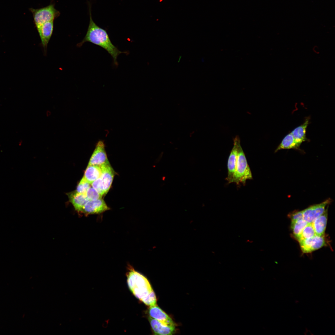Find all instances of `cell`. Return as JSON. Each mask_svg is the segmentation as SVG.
<instances>
[{"label":"cell","mask_w":335,"mask_h":335,"mask_svg":"<svg viewBox=\"0 0 335 335\" xmlns=\"http://www.w3.org/2000/svg\"><path fill=\"white\" fill-rule=\"evenodd\" d=\"M101 170L100 177L102 180L105 194H106L112 185L114 175V172L109 162L100 166Z\"/></svg>","instance_id":"obj_11"},{"label":"cell","mask_w":335,"mask_h":335,"mask_svg":"<svg viewBox=\"0 0 335 335\" xmlns=\"http://www.w3.org/2000/svg\"><path fill=\"white\" fill-rule=\"evenodd\" d=\"M91 184L83 177L78 185L77 192L80 193L85 194L88 189L90 187Z\"/></svg>","instance_id":"obj_21"},{"label":"cell","mask_w":335,"mask_h":335,"mask_svg":"<svg viewBox=\"0 0 335 335\" xmlns=\"http://www.w3.org/2000/svg\"><path fill=\"white\" fill-rule=\"evenodd\" d=\"M299 242L301 249L303 253L311 252L326 245L325 234L320 236L315 235L312 238L302 240Z\"/></svg>","instance_id":"obj_5"},{"label":"cell","mask_w":335,"mask_h":335,"mask_svg":"<svg viewBox=\"0 0 335 335\" xmlns=\"http://www.w3.org/2000/svg\"><path fill=\"white\" fill-rule=\"evenodd\" d=\"M328 219V208L320 216L316 218L312 224L315 234L322 235L325 234Z\"/></svg>","instance_id":"obj_15"},{"label":"cell","mask_w":335,"mask_h":335,"mask_svg":"<svg viewBox=\"0 0 335 335\" xmlns=\"http://www.w3.org/2000/svg\"><path fill=\"white\" fill-rule=\"evenodd\" d=\"M109 209V208L101 198L96 200H89L81 212L86 214H98Z\"/></svg>","instance_id":"obj_9"},{"label":"cell","mask_w":335,"mask_h":335,"mask_svg":"<svg viewBox=\"0 0 335 335\" xmlns=\"http://www.w3.org/2000/svg\"><path fill=\"white\" fill-rule=\"evenodd\" d=\"M240 142L239 138L236 136L234 139V146L230 154L228 162V175L226 178L229 184L231 183L236 168L238 154V146Z\"/></svg>","instance_id":"obj_8"},{"label":"cell","mask_w":335,"mask_h":335,"mask_svg":"<svg viewBox=\"0 0 335 335\" xmlns=\"http://www.w3.org/2000/svg\"><path fill=\"white\" fill-rule=\"evenodd\" d=\"M85 194L89 200H96L101 199L102 197L94 188L91 186Z\"/></svg>","instance_id":"obj_23"},{"label":"cell","mask_w":335,"mask_h":335,"mask_svg":"<svg viewBox=\"0 0 335 335\" xmlns=\"http://www.w3.org/2000/svg\"><path fill=\"white\" fill-rule=\"evenodd\" d=\"M101 170L100 166L94 165H88L84 173L83 177L90 183L100 177Z\"/></svg>","instance_id":"obj_18"},{"label":"cell","mask_w":335,"mask_h":335,"mask_svg":"<svg viewBox=\"0 0 335 335\" xmlns=\"http://www.w3.org/2000/svg\"><path fill=\"white\" fill-rule=\"evenodd\" d=\"M252 178L250 168L248 164L244 153L241 146L240 142L238 144V154L236 168L232 183L239 185L244 184L247 180Z\"/></svg>","instance_id":"obj_3"},{"label":"cell","mask_w":335,"mask_h":335,"mask_svg":"<svg viewBox=\"0 0 335 335\" xmlns=\"http://www.w3.org/2000/svg\"><path fill=\"white\" fill-rule=\"evenodd\" d=\"M108 162L104 142L102 140H100L96 144L88 165L100 166Z\"/></svg>","instance_id":"obj_7"},{"label":"cell","mask_w":335,"mask_h":335,"mask_svg":"<svg viewBox=\"0 0 335 335\" xmlns=\"http://www.w3.org/2000/svg\"><path fill=\"white\" fill-rule=\"evenodd\" d=\"M301 145L297 143L291 133L287 135L283 139L275 152L282 149H295L298 150Z\"/></svg>","instance_id":"obj_17"},{"label":"cell","mask_w":335,"mask_h":335,"mask_svg":"<svg viewBox=\"0 0 335 335\" xmlns=\"http://www.w3.org/2000/svg\"><path fill=\"white\" fill-rule=\"evenodd\" d=\"M127 277L130 290L142 302L148 297L155 296L147 279L133 269L131 268L127 273Z\"/></svg>","instance_id":"obj_2"},{"label":"cell","mask_w":335,"mask_h":335,"mask_svg":"<svg viewBox=\"0 0 335 335\" xmlns=\"http://www.w3.org/2000/svg\"><path fill=\"white\" fill-rule=\"evenodd\" d=\"M291 221H295L304 219L302 211H294L288 215Z\"/></svg>","instance_id":"obj_24"},{"label":"cell","mask_w":335,"mask_h":335,"mask_svg":"<svg viewBox=\"0 0 335 335\" xmlns=\"http://www.w3.org/2000/svg\"><path fill=\"white\" fill-rule=\"evenodd\" d=\"M308 224L304 219L291 222V227L293 236L296 239L300 236L303 229Z\"/></svg>","instance_id":"obj_19"},{"label":"cell","mask_w":335,"mask_h":335,"mask_svg":"<svg viewBox=\"0 0 335 335\" xmlns=\"http://www.w3.org/2000/svg\"><path fill=\"white\" fill-rule=\"evenodd\" d=\"M54 21L51 20L44 23L37 30L45 51L47 50L48 44L52 34Z\"/></svg>","instance_id":"obj_12"},{"label":"cell","mask_w":335,"mask_h":335,"mask_svg":"<svg viewBox=\"0 0 335 335\" xmlns=\"http://www.w3.org/2000/svg\"><path fill=\"white\" fill-rule=\"evenodd\" d=\"M68 197L75 209L81 212L85 204L89 200L86 194L80 193L77 191L69 194Z\"/></svg>","instance_id":"obj_14"},{"label":"cell","mask_w":335,"mask_h":335,"mask_svg":"<svg viewBox=\"0 0 335 335\" xmlns=\"http://www.w3.org/2000/svg\"><path fill=\"white\" fill-rule=\"evenodd\" d=\"M29 10L33 14L34 22L38 30L44 23L54 20L60 15V12L55 7L54 2H51L48 6L38 9L30 8Z\"/></svg>","instance_id":"obj_4"},{"label":"cell","mask_w":335,"mask_h":335,"mask_svg":"<svg viewBox=\"0 0 335 335\" xmlns=\"http://www.w3.org/2000/svg\"><path fill=\"white\" fill-rule=\"evenodd\" d=\"M148 319L155 335H172L175 332V327L163 325L157 320L150 317H149Z\"/></svg>","instance_id":"obj_13"},{"label":"cell","mask_w":335,"mask_h":335,"mask_svg":"<svg viewBox=\"0 0 335 335\" xmlns=\"http://www.w3.org/2000/svg\"><path fill=\"white\" fill-rule=\"evenodd\" d=\"M310 118L307 117L301 125L295 128L291 133L296 142L299 145L307 140L306 129L309 124Z\"/></svg>","instance_id":"obj_16"},{"label":"cell","mask_w":335,"mask_h":335,"mask_svg":"<svg viewBox=\"0 0 335 335\" xmlns=\"http://www.w3.org/2000/svg\"><path fill=\"white\" fill-rule=\"evenodd\" d=\"M315 235L312 223H308L297 240L299 242L302 240L312 238Z\"/></svg>","instance_id":"obj_20"},{"label":"cell","mask_w":335,"mask_h":335,"mask_svg":"<svg viewBox=\"0 0 335 335\" xmlns=\"http://www.w3.org/2000/svg\"><path fill=\"white\" fill-rule=\"evenodd\" d=\"M91 184L92 187L101 195L102 196L105 194L103 182L100 177L94 181Z\"/></svg>","instance_id":"obj_22"},{"label":"cell","mask_w":335,"mask_h":335,"mask_svg":"<svg viewBox=\"0 0 335 335\" xmlns=\"http://www.w3.org/2000/svg\"><path fill=\"white\" fill-rule=\"evenodd\" d=\"M331 202L329 199L323 202L311 206L302 210L303 219L308 223H312L325 210V207Z\"/></svg>","instance_id":"obj_6"},{"label":"cell","mask_w":335,"mask_h":335,"mask_svg":"<svg viewBox=\"0 0 335 335\" xmlns=\"http://www.w3.org/2000/svg\"><path fill=\"white\" fill-rule=\"evenodd\" d=\"M90 21L86 34L83 40L77 44L81 47L85 42H89L101 47L105 50L112 56L114 64L118 65L117 61L118 56L120 54H128L127 51H119L112 42L108 34L105 29L98 26L93 21L92 16L91 7L89 5Z\"/></svg>","instance_id":"obj_1"},{"label":"cell","mask_w":335,"mask_h":335,"mask_svg":"<svg viewBox=\"0 0 335 335\" xmlns=\"http://www.w3.org/2000/svg\"><path fill=\"white\" fill-rule=\"evenodd\" d=\"M149 313L151 317L157 320L163 325L175 327L172 319L157 305L150 306Z\"/></svg>","instance_id":"obj_10"}]
</instances>
